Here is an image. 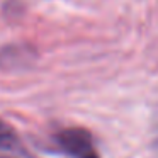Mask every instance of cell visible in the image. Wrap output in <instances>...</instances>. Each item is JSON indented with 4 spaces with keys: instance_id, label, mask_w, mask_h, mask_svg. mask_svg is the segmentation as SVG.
<instances>
[{
    "instance_id": "cell-1",
    "label": "cell",
    "mask_w": 158,
    "mask_h": 158,
    "mask_svg": "<svg viewBox=\"0 0 158 158\" xmlns=\"http://www.w3.org/2000/svg\"><path fill=\"white\" fill-rule=\"evenodd\" d=\"M55 144L60 151L73 158H83L94 155L92 138L85 129H65L55 136Z\"/></svg>"
},
{
    "instance_id": "cell-2",
    "label": "cell",
    "mask_w": 158,
    "mask_h": 158,
    "mask_svg": "<svg viewBox=\"0 0 158 158\" xmlns=\"http://www.w3.org/2000/svg\"><path fill=\"white\" fill-rule=\"evenodd\" d=\"M19 146V138L12 126H9L5 121L0 119V151L15 150Z\"/></svg>"
},
{
    "instance_id": "cell-3",
    "label": "cell",
    "mask_w": 158,
    "mask_h": 158,
    "mask_svg": "<svg viewBox=\"0 0 158 158\" xmlns=\"http://www.w3.org/2000/svg\"><path fill=\"white\" fill-rule=\"evenodd\" d=\"M83 158H99V156H97V155L94 153V155H89V156H83Z\"/></svg>"
},
{
    "instance_id": "cell-4",
    "label": "cell",
    "mask_w": 158,
    "mask_h": 158,
    "mask_svg": "<svg viewBox=\"0 0 158 158\" xmlns=\"http://www.w3.org/2000/svg\"><path fill=\"white\" fill-rule=\"evenodd\" d=\"M0 158H4V156H0Z\"/></svg>"
}]
</instances>
